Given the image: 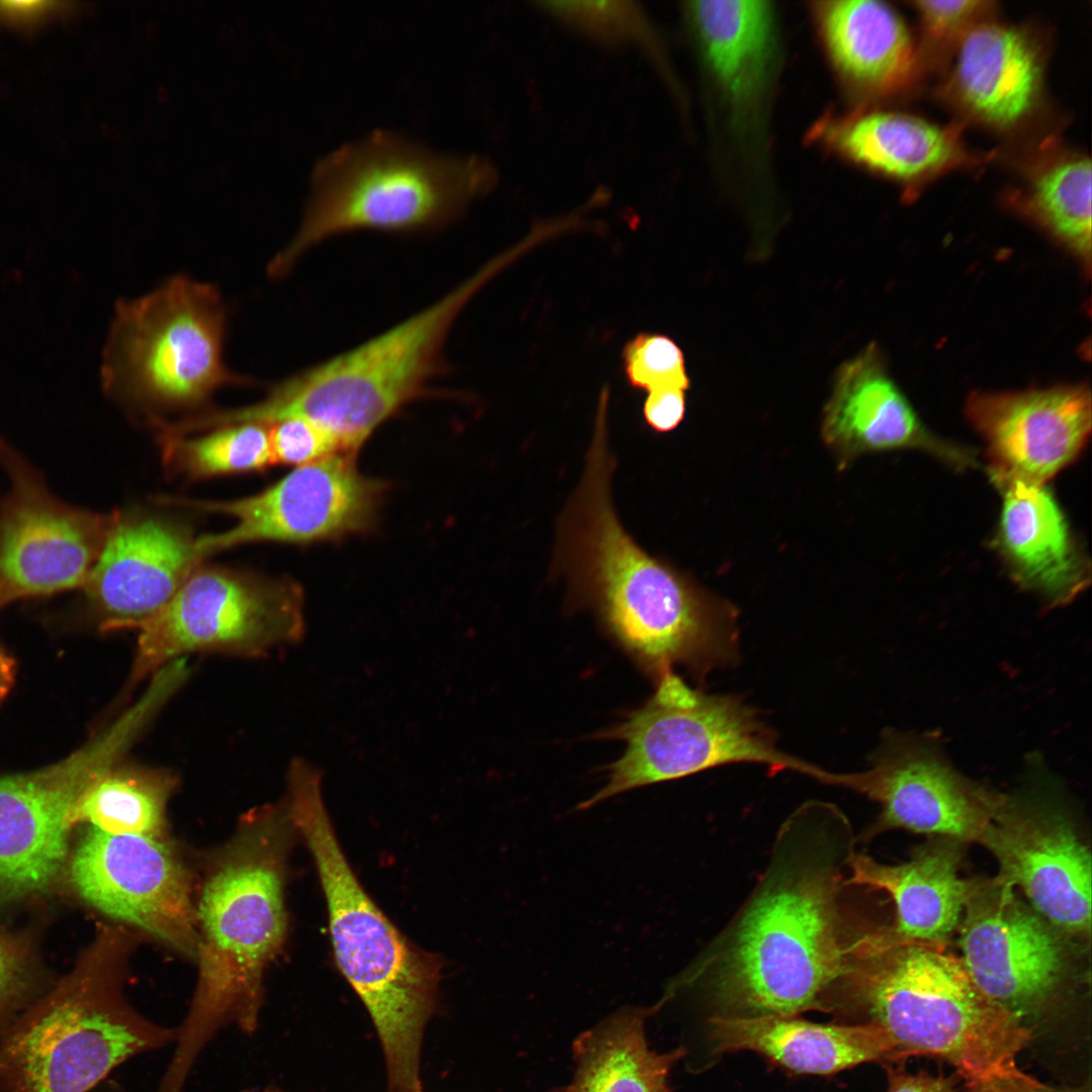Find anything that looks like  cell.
Returning a JSON list of instances; mask_svg holds the SVG:
<instances>
[{
    "instance_id": "1",
    "label": "cell",
    "mask_w": 1092,
    "mask_h": 1092,
    "mask_svg": "<svg viewBox=\"0 0 1092 1092\" xmlns=\"http://www.w3.org/2000/svg\"><path fill=\"white\" fill-rule=\"evenodd\" d=\"M852 833L834 804L796 809L744 905L670 986L703 985L721 1016L828 1013L858 922L843 899Z\"/></svg>"
},
{
    "instance_id": "2",
    "label": "cell",
    "mask_w": 1092,
    "mask_h": 1092,
    "mask_svg": "<svg viewBox=\"0 0 1092 1092\" xmlns=\"http://www.w3.org/2000/svg\"><path fill=\"white\" fill-rule=\"evenodd\" d=\"M607 422H596L580 481L561 516L554 568L620 645L657 677L675 665L699 677L738 658L737 613L645 551L611 498Z\"/></svg>"
},
{
    "instance_id": "3",
    "label": "cell",
    "mask_w": 1092,
    "mask_h": 1092,
    "mask_svg": "<svg viewBox=\"0 0 1092 1092\" xmlns=\"http://www.w3.org/2000/svg\"><path fill=\"white\" fill-rule=\"evenodd\" d=\"M946 948L947 942L908 939L891 925L861 921L829 1013L882 1027L900 1061L927 1056L948 1064L967 1089L1045 1087L1018 1062L1031 1029L989 999Z\"/></svg>"
},
{
    "instance_id": "4",
    "label": "cell",
    "mask_w": 1092,
    "mask_h": 1092,
    "mask_svg": "<svg viewBox=\"0 0 1092 1092\" xmlns=\"http://www.w3.org/2000/svg\"><path fill=\"white\" fill-rule=\"evenodd\" d=\"M296 830L286 805L244 814L207 858L195 899L198 975L156 1092H183L199 1055L229 1026H259L264 973L287 934L286 861Z\"/></svg>"
},
{
    "instance_id": "5",
    "label": "cell",
    "mask_w": 1092,
    "mask_h": 1092,
    "mask_svg": "<svg viewBox=\"0 0 1092 1092\" xmlns=\"http://www.w3.org/2000/svg\"><path fill=\"white\" fill-rule=\"evenodd\" d=\"M286 777L284 802L317 870L337 965L381 1041L387 1092H423L421 1046L436 1004L441 962L407 939L361 886L327 811L321 769L296 760Z\"/></svg>"
},
{
    "instance_id": "6",
    "label": "cell",
    "mask_w": 1092,
    "mask_h": 1092,
    "mask_svg": "<svg viewBox=\"0 0 1092 1092\" xmlns=\"http://www.w3.org/2000/svg\"><path fill=\"white\" fill-rule=\"evenodd\" d=\"M498 180L484 155L440 153L396 131L374 130L317 161L300 229L268 273L284 275L306 250L342 233L444 225Z\"/></svg>"
},
{
    "instance_id": "7",
    "label": "cell",
    "mask_w": 1092,
    "mask_h": 1092,
    "mask_svg": "<svg viewBox=\"0 0 1092 1092\" xmlns=\"http://www.w3.org/2000/svg\"><path fill=\"white\" fill-rule=\"evenodd\" d=\"M505 265L491 261L423 311L329 361L291 376L259 403L230 411V423L309 421L353 453L440 370L446 338L472 296Z\"/></svg>"
},
{
    "instance_id": "8",
    "label": "cell",
    "mask_w": 1092,
    "mask_h": 1092,
    "mask_svg": "<svg viewBox=\"0 0 1092 1092\" xmlns=\"http://www.w3.org/2000/svg\"><path fill=\"white\" fill-rule=\"evenodd\" d=\"M604 736L626 743L604 787L579 810L636 788L681 779L730 763H757L770 774L792 770L825 784L830 771L783 752L774 732L742 699L691 688L671 671L658 678L641 708Z\"/></svg>"
},
{
    "instance_id": "9",
    "label": "cell",
    "mask_w": 1092,
    "mask_h": 1092,
    "mask_svg": "<svg viewBox=\"0 0 1092 1092\" xmlns=\"http://www.w3.org/2000/svg\"><path fill=\"white\" fill-rule=\"evenodd\" d=\"M225 315L213 285L185 276L121 301L105 362L107 388L140 403L182 407L249 382L222 361Z\"/></svg>"
},
{
    "instance_id": "10",
    "label": "cell",
    "mask_w": 1092,
    "mask_h": 1092,
    "mask_svg": "<svg viewBox=\"0 0 1092 1092\" xmlns=\"http://www.w3.org/2000/svg\"><path fill=\"white\" fill-rule=\"evenodd\" d=\"M123 977L72 989L0 1032V1092H91L119 1065L173 1043L134 1009Z\"/></svg>"
},
{
    "instance_id": "11",
    "label": "cell",
    "mask_w": 1092,
    "mask_h": 1092,
    "mask_svg": "<svg viewBox=\"0 0 1092 1092\" xmlns=\"http://www.w3.org/2000/svg\"><path fill=\"white\" fill-rule=\"evenodd\" d=\"M136 631L130 686L192 652L254 657L299 643L303 593L290 579L198 565Z\"/></svg>"
},
{
    "instance_id": "12",
    "label": "cell",
    "mask_w": 1092,
    "mask_h": 1092,
    "mask_svg": "<svg viewBox=\"0 0 1092 1092\" xmlns=\"http://www.w3.org/2000/svg\"><path fill=\"white\" fill-rule=\"evenodd\" d=\"M159 713L158 702L141 695L67 758L0 778V893L24 895L49 886L65 860L82 798L121 762Z\"/></svg>"
},
{
    "instance_id": "13",
    "label": "cell",
    "mask_w": 1092,
    "mask_h": 1092,
    "mask_svg": "<svg viewBox=\"0 0 1092 1092\" xmlns=\"http://www.w3.org/2000/svg\"><path fill=\"white\" fill-rule=\"evenodd\" d=\"M8 488L0 497V608L84 585L111 515L59 498L40 472L0 439Z\"/></svg>"
},
{
    "instance_id": "14",
    "label": "cell",
    "mask_w": 1092,
    "mask_h": 1092,
    "mask_svg": "<svg viewBox=\"0 0 1092 1092\" xmlns=\"http://www.w3.org/2000/svg\"><path fill=\"white\" fill-rule=\"evenodd\" d=\"M80 897L102 914L195 962L193 876L169 836L89 827L70 868Z\"/></svg>"
},
{
    "instance_id": "15",
    "label": "cell",
    "mask_w": 1092,
    "mask_h": 1092,
    "mask_svg": "<svg viewBox=\"0 0 1092 1092\" xmlns=\"http://www.w3.org/2000/svg\"><path fill=\"white\" fill-rule=\"evenodd\" d=\"M1031 759V787L1008 799L977 843L995 857L996 878L1018 888L1066 936L1091 934V854L1068 812L1046 794V774Z\"/></svg>"
},
{
    "instance_id": "16",
    "label": "cell",
    "mask_w": 1092,
    "mask_h": 1092,
    "mask_svg": "<svg viewBox=\"0 0 1092 1092\" xmlns=\"http://www.w3.org/2000/svg\"><path fill=\"white\" fill-rule=\"evenodd\" d=\"M843 788L881 807L861 841L904 829L978 842L1008 799L956 768L934 737L898 731L883 736L868 769L846 774Z\"/></svg>"
},
{
    "instance_id": "17",
    "label": "cell",
    "mask_w": 1092,
    "mask_h": 1092,
    "mask_svg": "<svg viewBox=\"0 0 1092 1092\" xmlns=\"http://www.w3.org/2000/svg\"><path fill=\"white\" fill-rule=\"evenodd\" d=\"M957 929L971 979L1023 1021L1051 1003L1068 978L1065 934L996 877L978 879Z\"/></svg>"
},
{
    "instance_id": "18",
    "label": "cell",
    "mask_w": 1092,
    "mask_h": 1092,
    "mask_svg": "<svg viewBox=\"0 0 1092 1092\" xmlns=\"http://www.w3.org/2000/svg\"><path fill=\"white\" fill-rule=\"evenodd\" d=\"M383 485L363 476L350 453L298 466L264 491L228 502L161 499L204 512L223 514L233 527L195 539L203 557L259 541L302 543L359 531L374 516Z\"/></svg>"
},
{
    "instance_id": "19",
    "label": "cell",
    "mask_w": 1092,
    "mask_h": 1092,
    "mask_svg": "<svg viewBox=\"0 0 1092 1092\" xmlns=\"http://www.w3.org/2000/svg\"><path fill=\"white\" fill-rule=\"evenodd\" d=\"M200 560L184 527L154 516L112 513L82 586L100 630H136L170 603Z\"/></svg>"
},
{
    "instance_id": "20",
    "label": "cell",
    "mask_w": 1092,
    "mask_h": 1092,
    "mask_svg": "<svg viewBox=\"0 0 1092 1092\" xmlns=\"http://www.w3.org/2000/svg\"><path fill=\"white\" fill-rule=\"evenodd\" d=\"M966 414L986 444L994 480L1044 484L1083 450L1091 432V393L1082 385L977 391Z\"/></svg>"
},
{
    "instance_id": "21",
    "label": "cell",
    "mask_w": 1092,
    "mask_h": 1092,
    "mask_svg": "<svg viewBox=\"0 0 1092 1092\" xmlns=\"http://www.w3.org/2000/svg\"><path fill=\"white\" fill-rule=\"evenodd\" d=\"M821 434L840 470L864 453L908 448L927 451L953 464L973 461L923 426L890 377L874 343L837 369L823 410Z\"/></svg>"
},
{
    "instance_id": "22",
    "label": "cell",
    "mask_w": 1092,
    "mask_h": 1092,
    "mask_svg": "<svg viewBox=\"0 0 1092 1092\" xmlns=\"http://www.w3.org/2000/svg\"><path fill=\"white\" fill-rule=\"evenodd\" d=\"M1002 494L996 546L1012 578L1048 606L1074 600L1090 582V566L1064 512L1045 484L994 480Z\"/></svg>"
},
{
    "instance_id": "23",
    "label": "cell",
    "mask_w": 1092,
    "mask_h": 1092,
    "mask_svg": "<svg viewBox=\"0 0 1092 1092\" xmlns=\"http://www.w3.org/2000/svg\"><path fill=\"white\" fill-rule=\"evenodd\" d=\"M966 844L950 837L930 836L909 860L898 864H886L854 850L845 883L886 892L895 904L891 927L898 935L947 942L978 881L959 875Z\"/></svg>"
},
{
    "instance_id": "24",
    "label": "cell",
    "mask_w": 1092,
    "mask_h": 1092,
    "mask_svg": "<svg viewBox=\"0 0 1092 1092\" xmlns=\"http://www.w3.org/2000/svg\"><path fill=\"white\" fill-rule=\"evenodd\" d=\"M708 1035L714 1053L751 1051L799 1074L830 1075L864 1063L900 1061L889 1034L873 1023L714 1015L708 1020Z\"/></svg>"
},
{
    "instance_id": "25",
    "label": "cell",
    "mask_w": 1092,
    "mask_h": 1092,
    "mask_svg": "<svg viewBox=\"0 0 1092 1092\" xmlns=\"http://www.w3.org/2000/svg\"><path fill=\"white\" fill-rule=\"evenodd\" d=\"M957 50L950 90L972 116L1008 128L1033 113L1041 95L1042 67L1026 33L983 20Z\"/></svg>"
},
{
    "instance_id": "26",
    "label": "cell",
    "mask_w": 1092,
    "mask_h": 1092,
    "mask_svg": "<svg viewBox=\"0 0 1092 1092\" xmlns=\"http://www.w3.org/2000/svg\"><path fill=\"white\" fill-rule=\"evenodd\" d=\"M822 38L842 77L861 92L886 95L917 72V51L897 13L883 2L838 0L816 8Z\"/></svg>"
},
{
    "instance_id": "27",
    "label": "cell",
    "mask_w": 1092,
    "mask_h": 1092,
    "mask_svg": "<svg viewBox=\"0 0 1092 1092\" xmlns=\"http://www.w3.org/2000/svg\"><path fill=\"white\" fill-rule=\"evenodd\" d=\"M817 131L854 162L904 181L928 178L967 159L953 132L907 114L857 113L824 120Z\"/></svg>"
},
{
    "instance_id": "28",
    "label": "cell",
    "mask_w": 1092,
    "mask_h": 1092,
    "mask_svg": "<svg viewBox=\"0 0 1092 1092\" xmlns=\"http://www.w3.org/2000/svg\"><path fill=\"white\" fill-rule=\"evenodd\" d=\"M655 1007L625 1006L577 1035L574 1072L558 1092H670L671 1069L687 1051L659 1053L649 1046L648 1016Z\"/></svg>"
},
{
    "instance_id": "29",
    "label": "cell",
    "mask_w": 1092,
    "mask_h": 1092,
    "mask_svg": "<svg viewBox=\"0 0 1092 1092\" xmlns=\"http://www.w3.org/2000/svg\"><path fill=\"white\" fill-rule=\"evenodd\" d=\"M688 19L728 94L751 96L763 79L772 43V15L761 1H693Z\"/></svg>"
},
{
    "instance_id": "30",
    "label": "cell",
    "mask_w": 1092,
    "mask_h": 1092,
    "mask_svg": "<svg viewBox=\"0 0 1092 1092\" xmlns=\"http://www.w3.org/2000/svg\"><path fill=\"white\" fill-rule=\"evenodd\" d=\"M176 785L168 769L120 762L84 795L76 823L113 835L166 837L167 807Z\"/></svg>"
},
{
    "instance_id": "31",
    "label": "cell",
    "mask_w": 1092,
    "mask_h": 1092,
    "mask_svg": "<svg viewBox=\"0 0 1092 1092\" xmlns=\"http://www.w3.org/2000/svg\"><path fill=\"white\" fill-rule=\"evenodd\" d=\"M1091 163L1082 156L1056 160L1033 178L1028 200L1042 222L1090 266Z\"/></svg>"
},
{
    "instance_id": "32",
    "label": "cell",
    "mask_w": 1092,
    "mask_h": 1092,
    "mask_svg": "<svg viewBox=\"0 0 1092 1092\" xmlns=\"http://www.w3.org/2000/svg\"><path fill=\"white\" fill-rule=\"evenodd\" d=\"M547 16L590 41L609 49H635L657 69L663 53L647 10L633 1H538Z\"/></svg>"
},
{
    "instance_id": "33",
    "label": "cell",
    "mask_w": 1092,
    "mask_h": 1092,
    "mask_svg": "<svg viewBox=\"0 0 1092 1092\" xmlns=\"http://www.w3.org/2000/svg\"><path fill=\"white\" fill-rule=\"evenodd\" d=\"M169 459L192 477L261 470L273 464L269 427L240 423L195 439H168Z\"/></svg>"
},
{
    "instance_id": "34",
    "label": "cell",
    "mask_w": 1092,
    "mask_h": 1092,
    "mask_svg": "<svg viewBox=\"0 0 1092 1092\" xmlns=\"http://www.w3.org/2000/svg\"><path fill=\"white\" fill-rule=\"evenodd\" d=\"M622 359L628 382L634 388L646 392L690 388L682 351L665 335L638 334L625 345Z\"/></svg>"
},
{
    "instance_id": "35",
    "label": "cell",
    "mask_w": 1092,
    "mask_h": 1092,
    "mask_svg": "<svg viewBox=\"0 0 1092 1092\" xmlns=\"http://www.w3.org/2000/svg\"><path fill=\"white\" fill-rule=\"evenodd\" d=\"M267 425L273 463L301 466L342 451L332 435L309 421L289 418Z\"/></svg>"
},
{
    "instance_id": "36",
    "label": "cell",
    "mask_w": 1092,
    "mask_h": 1092,
    "mask_svg": "<svg viewBox=\"0 0 1092 1092\" xmlns=\"http://www.w3.org/2000/svg\"><path fill=\"white\" fill-rule=\"evenodd\" d=\"M987 1H916L928 44L934 48H956L964 36L991 10Z\"/></svg>"
},
{
    "instance_id": "37",
    "label": "cell",
    "mask_w": 1092,
    "mask_h": 1092,
    "mask_svg": "<svg viewBox=\"0 0 1092 1092\" xmlns=\"http://www.w3.org/2000/svg\"><path fill=\"white\" fill-rule=\"evenodd\" d=\"M686 391L678 388H662L647 392L643 416L650 428L659 433L674 430L686 414Z\"/></svg>"
},
{
    "instance_id": "38",
    "label": "cell",
    "mask_w": 1092,
    "mask_h": 1092,
    "mask_svg": "<svg viewBox=\"0 0 1092 1092\" xmlns=\"http://www.w3.org/2000/svg\"><path fill=\"white\" fill-rule=\"evenodd\" d=\"M887 1071V1092H961V1079L943 1074H931L926 1071L911 1073L905 1069L885 1064Z\"/></svg>"
},
{
    "instance_id": "39",
    "label": "cell",
    "mask_w": 1092,
    "mask_h": 1092,
    "mask_svg": "<svg viewBox=\"0 0 1092 1092\" xmlns=\"http://www.w3.org/2000/svg\"><path fill=\"white\" fill-rule=\"evenodd\" d=\"M22 991L19 964L8 944L0 938V1032L12 1020L13 999Z\"/></svg>"
},
{
    "instance_id": "40",
    "label": "cell",
    "mask_w": 1092,
    "mask_h": 1092,
    "mask_svg": "<svg viewBox=\"0 0 1092 1092\" xmlns=\"http://www.w3.org/2000/svg\"><path fill=\"white\" fill-rule=\"evenodd\" d=\"M15 679V661L0 645V703L10 692Z\"/></svg>"
},
{
    "instance_id": "41",
    "label": "cell",
    "mask_w": 1092,
    "mask_h": 1092,
    "mask_svg": "<svg viewBox=\"0 0 1092 1092\" xmlns=\"http://www.w3.org/2000/svg\"><path fill=\"white\" fill-rule=\"evenodd\" d=\"M91 1092H121L117 1085L112 1082L102 1083L93 1089Z\"/></svg>"
},
{
    "instance_id": "42",
    "label": "cell",
    "mask_w": 1092,
    "mask_h": 1092,
    "mask_svg": "<svg viewBox=\"0 0 1092 1092\" xmlns=\"http://www.w3.org/2000/svg\"><path fill=\"white\" fill-rule=\"evenodd\" d=\"M1032 1092H1055V1091L1051 1087H1049L1046 1085L1044 1088H1041L1039 1090H1035V1091H1032Z\"/></svg>"
},
{
    "instance_id": "43",
    "label": "cell",
    "mask_w": 1092,
    "mask_h": 1092,
    "mask_svg": "<svg viewBox=\"0 0 1092 1092\" xmlns=\"http://www.w3.org/2000/svg\"><path fill=\"white\" fill-rule=\"evenodd\" d=\"M966 1092H988V1091H984V1090H973V1089H967V1088H966Z\"/></svg>"
},
{
    "instance_id": "44",
    "label": "cell",
    "mask_w": 1092,
    "mask_h": 1092,
    "mask_svg": "<svg viewBox=\"0 0 1092 1092\" xmlns=\"http://www.w3.org/2000/svg\"><path fill=\"white\" fill-rule=\"evenodd\" d=\"M275 1092H285V1091H283V1090H276ZM551 1092H558V1089L552 1090Z\"/></svg>"
}]
</instances>
